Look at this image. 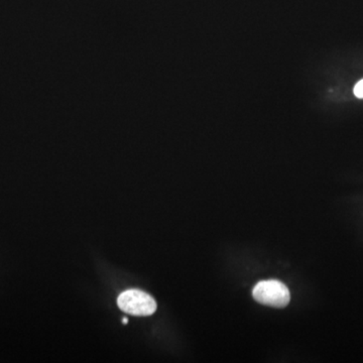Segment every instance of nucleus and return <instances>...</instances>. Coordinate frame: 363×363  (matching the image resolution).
<instances>
[{
  "instance_id": "nucleus-2",
  "label": "nucleus",
  "mask_w": 363,
  "mask_h": 363,
  "mask_svg": "<svg viewBox=\"0 0 363 363\" xmlns=\"http://www.w3.org/2000/svg\"><path fill=\"white\" fill-rule=\"evenodd\" d=\"M117 304L123 312L135 316H150L157 310V303L149 294L140 290L125 291L119 295Z\"/></svg>"
},
{
  "instance_id": "nucleus-1",
  "label": "nucleus",
  "mask_w": 363,
  "mask_h": 363,
  "mask_svg": "<svg viewBox=\"0 0 363 363\" xmlns=\"http://www.w3.org/2000/svg\"><path fill=\"white\" fill-rule=\"evenodd\" d=\"M252 296L259 304L274 308H285L291 300L288 286L277 279L259 281L253 288Z\"/></svg>"
},
{
  "instance_id": "nucleus-4",
  "label": "nucleus",
  "mask_w": 363,
  "mask_h": 363,
  "mask_svg": "<svg viewBox=\"0 0 363 363\" xmlns=\"http://www.w3.org/2000/svg\"><path fill=\"white\" fill-rule=\"evenodd\" d=\"M123 322L124 324H128V320L126 319V318H123Z\"/></svg>"
},
{
  "instance_id": "nucleus-3",
  "label": "nucleus",
  "mask_w": 363,
  "mask_h": 363,
  "mask_svg": "<svg viewBox=\"0 0 363 363\" xmlns=\"http://www.w3.org/2000/svg\"><path fill=\"white\" fill-rule=\"evenodd\" d=\"M354 95L360 99H363V79L355 85L354 87Z\"/></svg>"
}]
</instances>
